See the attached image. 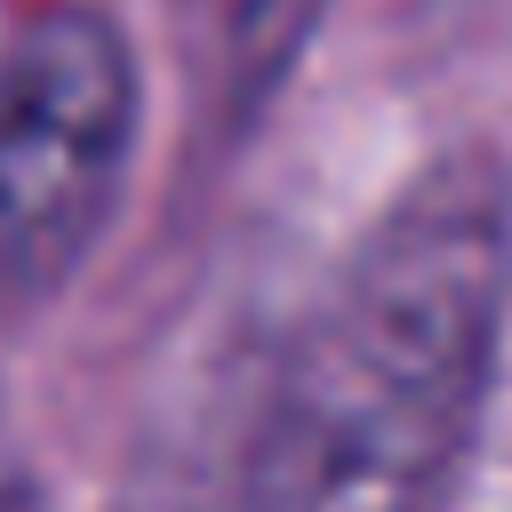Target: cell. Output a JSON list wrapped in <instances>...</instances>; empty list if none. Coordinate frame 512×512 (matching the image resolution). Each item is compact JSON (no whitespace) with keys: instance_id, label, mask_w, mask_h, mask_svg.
Listing matches in <instances>:
<instances>
[{"instance_id":"cell-1","label":"cell","mask_w":512,"mask_h":512,"mask_svg":"<svg viewBox=\"0 0 512 512\" xmlns=\"http://www.w3.org/2000/svg\"><path fill=\"white\" fill-rule=\"evenodd\" d=\"M512 320V176L424 160L272 360L224 512H440Z\"/></svg>"},{"instance_id":"cell-2","label":"cell","mask_w":512,"mask_h":512,"mask_svg":"<svg viewBox=\"0 0 512 512\" xmlns=\"http://www.w3.org/2000/svg\"><path fill=\"white\" fill-rule=\"evenodd\" d=\"M136 152V56L96 8H48L0 56V312L56 296L104 240Z\"/></svg>"},{"instance_id":"cell-3","label":"cell","mask_w":512,"mask_h":512,"mask_svg":"<svg viewBox=\"0 0 512 512\" xmlns=\"http://www.w3.org/2000/svg\"><path fill=\"white\" fill-rule=\"evenodd\" d=\"M328 0H232L224 8V96L264 104V88L296 64Z\"/></svg>"},{"instance_id":"cell-4","label":"cell","mask_w":512,"mask_h":512,"mask_svg":"<svg viewBox=\"0 0 512 512\" xmlns=\"http://www.w3.org/2000/svg\"><path fill=\"white\" fill-rule=\"evenodd\" d=\"M0 512H56V504H48L40 464L16 448V432H8V424H0Z\"/></svg>"}]
</instances>
